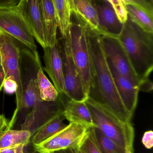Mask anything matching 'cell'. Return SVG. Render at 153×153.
Returning <instances> with one entry per match:
<instances>
[{"label": "cell", "instance_id": "6da1fadb", "mask_svg": "<svg viewBox=\"0 0 153 153\" xmlns=\"http://www.w3.org/2000/svg\"><path fill=\"white\" fill-rule=\"evenodd\" d=\"M91 61L89 97L107 107L121 120L131 122L133 115L122 103L104 55L99 34L88 28Z\"/></svg>", "mask_w": 153, "mask_h": 153}, {"label": "cell", "instance_id": "7a4b0ae2", "mask_svg": "<svg viewBox=\"0 0 153 153\" xmlns=\"http://www.w3.org/2000/svg\"><path fill=\"white\" fill-rule=\"evenodd\" d=\"M118 39L124 47L137 76L143 82L142 91H152L149 79L153 69V33H147L128 17Z\"/></svg>", "mask_w": 153, "mask_h": 153}, {"label": "cell", "instance_id": "3957f363", "mask_svg": "<svg viewBox=\"0 0 153 153\" xmlns=\"http://www.w3.org/2000/svg\"><path fill=\"white\" fill-rule=\"evenodd\" d=\"M85 102L94 127L124 150L127 147L134 150L135 132L131 122L122 121L107 107L90 97Z\"/></svg>", "mask_w": 153, "mask_h": 153}, {"label": "cell", "instance_id": "277c9868", "mask_svg": "<svg viewBox=\"0 0 153 153\" xmlns=\"http://www.w3.org/2000/svg\"><path fill=\"white\" fill-rule=\"evenodd\" d=\"M20 67L22 95L15 123L19 115L25 116V118L34 104L38 100H41L37 83L38 71L42 68L38 52L33 53L22 45L20 50Z\"/></svg>", "mask_w": 153, "mask_h": 153}, {"label": "cell", "instance_id": "5b68a950", "mask_svg": "<svg viewBox=\"0 0 153 153\" xmlns=\"http://www.w3.org/2000/svg\"><path fill=\"white\" fill-rule=\"evenodd\" d=\"M71 21L69 32L70 48L84 91L89 97L91 79V61L88 27L76 17Z\"/></svg>", "mask_w": 153, "mask_h": 153}, {"label": "cell", "instance_id": "8992f818", "mask_svg": "<svg viewBox=\"0 0 153 153\" xmlns=\"http://www.w3.org/2000/svg\"><path fill=\"white\" fill-rule=\"evenodd\" d=\"M22 44L4 31L0 34V54L4 79L11 77L16 82L17 89L16 108L10 123L15 124V120L20 107L22 95L21 76L20 50Z\"/></svg>", "mask_w": 153, "mask_h": 153}, {"label": "cell", "instance_id": "52a82bcc", "mask_svg": "<svg viewBox=\"0 0 153 153\" xmlns=\"http://www.w3.org/2000/svg\"><path fill=\"white\" fill-rule=\"evenodd\" d=\"M62 59V69L64 84V94L68 98L77 101H85L88 98L85 94L73 60L70 48L69 33L58 38Z\"/></svg>", "mask_w": 153, "mask_h": 153}, {"label": "cell", "instance_id": "ba28073f", "mask_svg": "<svg viewBox=\"0 0 153 153\" xmlns=\"http://www.w3.org/2000/svg\"><path fill=\"white\" fill-rule=\"evenodd\" d=\"M18 4L0 9V28L33 53H37L35 39Z\"/></svg>", "mask_w": 153, "mask_h": 153}, {"label": "cell", "instance_id": "9c48e42d", "mask_svg": "<svg viewBox=\"0 0 153 153\" xmlns=\"http://www.w3.org/2000/svg\"><path fill=\"white\" fill-rule=\"evenodd\" d=\"M89 128L81 124L70 123L46 141L33 146L34 149L39 153H54L68 148L79 147Z\"/></svg>", "mask_w": 153, "mask_h": 153}, {"label": "cell", "instance_id": "30bf717a", "mask_svg": "<svg viewBox=\"0 0 153 153\" xmlns=\"http://www.w3.org/2000/svg\"><path fill=\"white\" fill-rule=\"evenodd\" d=\"M66 97L65 94H59L55 101L38 100L25 117L21 129L28 131L33 136L47 123L62 114Z\"/></svg>", "mask_w": 153, "mask_h": 153}, {"label": "cell", "instance_id": "8fae6325", "mask_svg": "<svg viewBox=\"0 0 153 153\" xmlns=\"http://www.w3.org/2000/svg\"><path fill=\"white\" fill-rule=\"evenodd\" d=\"M104 55L108 63L125 77L139 86L142 91L143 83L137 76L129 58L118 38L100 35Z\"/></svg>", "mask_w": 153, "mask_h": 153}, {"label": "cell", "instance_id": "7c38bea8", "mask_svg": "<svg viewBox=\"0 0 153 153\" xmlns=\"http://www.w3.org/2000/svg\"><path fill=\"white\" fill-rule=\"evenodd\" d=\"M18 5L34 39L44 48L46 44L41 0H20Z\"/></svg>", "mask_w": 153, "mask_h": 153}, {"label": "cell", "instance_id": "4fadbf2b", "mask_svg": "<svg viewBox=\"0 0 153 153\" xmlns=\"http://www.w3.org/2000/svg\"><path fill=\"white\" fill-rule=\"evenodd\" d=\"M99 19L100 35L117 38L123 29V24L119 21L116 12L109 3L93 1Z\"/></svg>", "mask_w": 153, "mask_h": 153}, {"label": "cell", "instance_id": "5bb4252c", "mask_svg": "<svg viewBox=\"0 0 153 153\" xmlns=\"http://www.w3.org/2000/svg\"><path fill=\"white\" fill-rule=\"evenodd\" d=\"M43 48L45 64L44 70L50 77L58 93L64 94L62 59L58 42L53 46H46Z\"/></svg>", "mask_w": 153, "mask_h": 153}, {"label": "cell", "instance_id": "9a60e30c", "mask_svg": "<svg viewBox=\"0 0 153 153\" xmlns=\"http://www.w3.org/2000/svg\"><path fill=\"white\" fill-rule=\"evenodd\" d=\"M107 64L120 100L128 111L133 115L137 105L139 86L121 75L111 65Z\"/></svg>", "mask_w": 153, "mask_h": 153}, {"label": "cell", "instance_id": "2e32d148", "mask_svg": "<svg viewBox=\"0 0 153 153\" xmlns=\"http://www.w3.org/2000/svg\"><path fill=\"white\" fill-rule=\"evenodd\" d=\"M85 101H77L66 97L62 114L70 123L94 127L91 115Z\"/></svg>", "mask_w": 153, "mask_h": 153}, {"label": "cell", "instance_id": "e0dca14e", "mask_svg": "<svg viewBox=\"0 0 153 153\" xmlns=\"http://www.w3.org/2000/svg\"><path fill=\"white\" fill-rule=\"evenodd\" d=\"M72 14L91 30L100 35L98 13L92 0H70Z\"/></svg>", "mask_w": 153, "mask_h": 153}, {"label": "cell", "instance_id": "ac0fdd59", "mask_svg": "<svg viewBox=\"0 0 153 153\" xmlns=\"http://www.w3.org/2000/svg\"><path fill=\"white\" fill-rule=\"evenodd\" d=\"M46 31V46H53L57 41V20L52 0H41Z\"/></svg>", "mask_w": 153, "mask_h": 153}, {"label": "cell", "instance_id": "d6986e66", "mask_svg": "<svg viewBox=\"0 0 153 153\" xmlns=\"http://www.w3.org/2000/svg\"><path fill=\"white\" fill-rule=\"evenodd\" d=\"M31 137V134L28 131L15 130L7 126L0 135V152L20 145L25 147L28 144Z\"/></svg>", "mask_w": 153, "mask_h": 153}, {"label": "cell", "instance_id": "ffe728a7", "mask_svg": "<svg viewBox=\"0 0 153 153\" xmlns=\"http://www.w3.org/2000/svg\"><path fill=\"white\" fill-rule=\"evenodd\" d=\"M57 20L60 36L64 37L69 33L72 12L70 0H52Z\"/></svg>", "mask_w": 153, "mask_h": 153}, {"label": "cell", "instance_id": "44dd1931", "mask_svg": "<svg viewBox=\"0 0 153 153\" xmlns=\"http://www.w3.org/2000/svg\"><path fill=\"white\" fill-rule=\"evenodd\" d=\"M65 119L62 114L42 127L33 136L31 142L33 146L41 143L65 128L67 125L64 122Z\"/></svg>", "mask_w": 153, "mask_h": 153}, {"label": "cell", "instance_id": "7402d4cb", "mask_svg": "<svg viewBox=\"0 0 153 153\" xmlns=\"http://www.w3.org/2000/svg\"><path fill=\"white\" fill-rule=\"evenodd\" d=\"M130 19L143 31L153 33V16L142 9L130 4L125 5Z\"/></svg>", "mask_w": 153, "mask_h": 153}, {"label": "cell", "instance_id": "603a6c76", "mask_svg": "<svg viewBox=\"0 0 153 153\" xmlns=\"http://www.w3.org/2000/svg\"><path fill=\"white\" fill-rule=\"evenodd\" d=\"M37 83L40 97L42 100L53 102L57 100L59 93L44 73L43 68L38 71Z\"/></svg>", "mask_w": 153, "mask_h": 153}, {"label": "cell", "instance_id": "cb8c5ba5", "mask_svg": "<svg viewBox=\"0 0 153 153\" xmlns=\"http://www.w3.org/2000/svg\"><path fill=\"white\" fill-rule=\"evenodd\" d=\"M95 137L102 153H125V150L121 148L113 140L102 134L98 128L93 127Z\"/></svg>", "mask_w": 153, "mask_h": 153}, {"label": "cell", "instance_id": "d4e9b609", "mask_svg": "<svg viewBox=\"0 0 153 153\" xmlns=\"http://www.w3.org/2000/svg\"><path fill=\"white\" fill-rule=\"evenodd\" d=\"M82 153H102L95 137L93 127L90 128L87 134L79 146Z\"/></svg>", "mask_w": 153, "mask_h": 153}, {"label": "cell", "instance_id": "484cf974", "mask_svg": "<svg viewBox=\"0 0 153 153\" xmlns=\"http://www.w3.org/2000/svg\"><path fill=\"white\" fill-rule=\"evenodd\" d=\"M112 6L119 21L124 24L128 19L125 6L122 0H106Z\"/></svg>", "mask_w": 153, "mask_h": 153}, {"label": "cell", "instance_id": "4316f807", "mask_svg": "<svg viewBox=\"0 0 153 153\" xmlns=\"http://www.w3.org/2000/svg\"><path fill=\"white\" fill-rule=\"evenodd\" d=\"M125 5L130 4L137 6L153 16V8L152 3L149 0H122Z\"/></svg>", "mask_w": 153, "mask_h": 153}, {"label": "cell", "instance_id": "83f0119b", "mask_svg": "<svg viewBox=\"0 0 153 153\" xmlns=\"http://www.w3.org/2000/svg\"><path fill=\"white\" fill-rule=\"evenodd\" d=\"M3 88L6 93L13 94L17 91V83L11 77H7L4 79Z\"/></svg>", "mask_w": 153, "mask_h": 153}, {"label": "cell", "instance_id": "f1b7e54d", "mask_svg": "<svg viewBox=\"0 0 153 153\" xmlns=\"http://www.w3.org/2000/svg\"><path fill=\"white\" fill-rule=\"evenodd\" d=\"M142 143L147 149H151L153 146V132L152 130L146 131L142 138Z\"/></svg>", "mask_w": 153, "mask_h": 153}, {"label": "cell", "instance_id": "f546056e", "mask_svg": "<svg viewBox=\"0 0 153 153\" xmlns=\"http://www.w3.org/2000/svg\"><path fill=\"white\" fill-rule=\"evenodd\" d=\"M20 0H0V9H8L16 6Z\"/></svg>", "mask_w": 153, "mask_h": 153}, {"label": "cell", "instance_id": "4dcf8cb0", "mask_svg": "<svg viewBox=\"0 0 153 153\" xmlns=\"http://www.w3.org/2000/svg\"><path fill=\"white\" fill-rule=\"evenodd\" d=\"M8 123L4 115L0 114V135L8 126Z\"/></svg>", "mask_w": 153, "mask_h": 153}, {"label": "cell", "instance_id": "1f68e13d", "mask_svg": "<svg viewBox=\"0 0 153 153\" xmlns=\"http://www.w3.org/2000/svg\"><path fill=\"white\" fill-rule=\"evenodd\" d=\"M54 153H82L79 150V147L68 148L65 150H61Z\"/></svg>", "mask_w": 153, "mask_h": 153}, {"label": "cell", "instance_id": "d6a6232c", "mask_svg": "<svg viewBox=\"0 0 153 153\" xmlns=\"http://www.w3.org/2000/svg\"><path fill=\"white\" fill-rule=\"evenodd\" d=\"M4 74L1 65H0V92L3 87L4 81Z\"/></svg>", "mask_w": 153, "mask_h": 153}, {"label": "cell", "instance_id": "836d02e7", "mask_svg": "<svg viewBox=\"0 0 153 153\" xmlns=\"http://www.w3.org/2000/svg\"><path fill=\"white\" fill-rule=\"evenodd\" d=\"M24 146L22 145H20L14 148V153H24L23 152V148Z\"/></svg>", "mask_w": 153, "mask_h": 153}, {"label": "cell", "instance_id": "e575fe53", "mask_svg": "<svg viewBox=\"0 0 153 153\" xmlns=\"http://www.w3.org/2000/svg\"><path fill=\"white\" fill-rule=\"evenodd\" d=\"M14 148L15 147H12L2 150L0 152V153H14Z\"/></svg>", "mask_w": 153, "mask_h": 153}, {"label": "cell", "instance_id": "d590c367", "mask_svg": "<svg viewBox=\"0 0 153 153\" xmlns=\"http://www.w3.org/2000/svg\"><path fill=\"white\" fill-rule=\"evenodd\" d=\"M125 153H134V150L129 147H127L125 148Z\"/></svg>", "mask_w": 153, "mask_h": 153}, {"label": "cell", "instance_id": "8d00e7d4", "mask_svg": "<svg viewBox=\"0 0 153 153\" xmlns=\"http://www.w3.org/2000/svg\"><path fill=\"white\" fill-rule=\"evenodd\" d=\"M1 65V54H0V65Z\"/></svg>", "mask_w": 153, "mask_h": 153}, {"label": "cell", "instance_id": "74e56055", "mask_svg": "<svg viewBox=\"0 0 153 153\" xmlns=\"http://www.w3.org/2000/svg\"><path fill=\"white\" fill-rule=\"evenodd\" d=\"M2 31V30H1V29L0 28V34L1 33Z\"/></svg>", "mask_w": 153, "mask_h": 153}, {"label": "cell", "instance_id": "f35d334b", "mask_svg": "<svg viewBox=\"0 0 153 153\" xmlns=\"http://www.w3.org/2000/svg\"><path fill=\"white\" fill-rule=\"evenodd\" d=\"M150 1H151V2H152V3L153 2V0H150Z\"/></svg>", "mask_w": 153, "mask_h": 153}]
</instances>
